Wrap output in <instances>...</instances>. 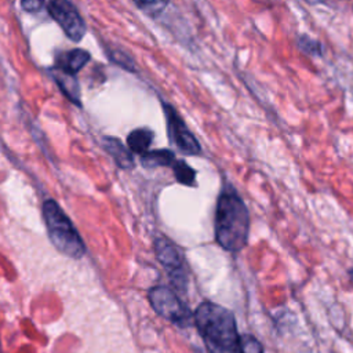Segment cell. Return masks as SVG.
I'll list each match as a JSON object with an SVG mask.
<instances>
[{
    "instance_id": "cell-1",
    "label": "cell",
    "mask_w": 353,
    "mask_h": 353,
    "mask_svg": "<svg viewBox=\"0 0 353 353\" xmlns=\"http://www.w3.org/2000/svg\"><path fill=\"white\" fill-rule=\"evenodd\" d=\"M250 216L248 210L230 186L218 196L214 218V233L216 243L226 251H241L248 241Z\"/></svg>"
},
{
    "instance_id": "cell-2",
    "label": "cell",
    "mask_w": 353,
    "mask_h": 353,
    "mask_svg": "<svg viewBox=\"0 0 353 353\" xmlns=\"http://www.w3.org/2000/svg\"><path fill=\"white\" fill-rule=\"evenodd\" d=\"M193 321L208 353H239L240 336L234 314L214 302H201L194 313Z\"/></svg>"
},
{
    "instance_id": "cell-3",
    "label": "cell",
    "mask_w": 353,
    "mask_h": 353,
    "mask_svg": "<svg viewBox=\"0 0 353 353\" xmlns=\"http://www.w3.org/2000/svg\"><path fill=\"white\" fill-rule=\"evenodd\" d=\"M43 218L50 241L59 252L73 259H80L85 255L83 239L55 200L48 199L43 203Z\"/></svg>"
},
{
    "instance_id": "cell-4",
    "label": "cell",
    "mask_w": 353,
    "mask_h": 353,
    "mask_svg": "<svg viewBox=\"0 0 353 353\" xmlns=\"http://www.w3.org/2000/svg\"><path fill=\"white\" fill-rule=\"evenodd\" d=\"M153 310L178 327H189L193 323V313L182 303L179 296L165 285L152 287L148 292Z\"/></svg>"
},
{
    "instance_id": "cell-5",
    "label": "cell",
    "mask_w": 353,
    "mask_h": 353,
    "mask_svg": "<svg viewBox=\"0 0 353 353\" xmlns=\"http://www.w3.org/2000/svg\"><path fill=\"white\" fill-rule=\"evenodd\" d=\"M165 124H167V132L170 142L183 154L186 156H196L201 153V146L194 137V134L189 130L181 114L176 112V109L165 102L161 101Z\"/></svg>"
},
{
    "instance_id": "cell-6",
    "label": "cell",
    "mask_w": 353,
    "mask_h": 353,
    "mask_svg": "<svg viewBox=\"0 0 353 353\" xmlns=\"http://www.w3.org/2000/svg\"><path fill=\"white\" fill-rule=\"evenodd\" d=\"M44 6L51 18L68 36V39L77 43L84 37L87 26L70 0H46Z\"/></svg>"
},
{
    "instance_id": "cell-7",
    "label": "cell",
    "mask_w": 353,
    "mask_h": 353,
    "mask_svg": "<svg viewBox=\"0 0 353 353\" xmlns=\"http://www.w3.org/2000/svg\"><path fill=\"white\" fill-rule=\"evenodd\" d=\"M154 252L159 262L167 270L174 287L179 291H186L188 277L183 266L182 254L178 247L164 236H157L154 240Z\"/></svg>"
},
{
    "instance_id": "cell-8",
    "label": "cell",
    "mask_w": 353,
    "mask_h": 353,
    "mask_svg": "<svg viewBox=\"0 0 353 353\" xmlns=\"http://www.w3.org/2000/svg\"><path fill=\"white\" fill-rule=\"evenodd\" d=\"M91 55L88 51L81 48H73L66 52H62L57 57L55 69L74 76L83 69V66L90 61Z\"/></svg>"
},
{
    "instance_id": "cell-9",
    "label": "cell",
    "mask_w": 353,
    "mask_h": 353,
    "mask_svg": "<svg viewBox=\"0 0 353 353\" xmlns=\"http://www.w3.org/2000/svg\"><path fill=\"white\" fill-rule=\"evenodd\" d=\"M103 149L109 153V156L114 160V163L123 170H131L135 165L132 152L125 146L119 138L114 137H103L102 139Z\"/></svg>"
},
{
    "instance_id": "cell-10",
    "label": "cell",
    "mask_w": 353,
    "mask_h": 353,
    "mask_svg": "<svg viewBox=\"0 0 353 353\" xmlns=\"http://www.w3.org/2000/svg\"><path fill=\"white\" fill-rule=\"evenodd\" d=\"M175 160H176L175 153L170 149H154L141 154V164L145 168L172 167Z\"/></svg>"
},
{
    "instance_id": "cell-11",
    "label": "cell",
    "mask_w": 353,
    "mask_h": 353,
    "mask_svg": "<svg viewBox=\"0 0 353 353\" xmlns=\"http://www.w3.org/2000/svg\"><path fill=\"white\" fill-rule=\"evenodd\" d=\"M153 137H154L153 131L146 127L135 128L127 137V146L132 153L142 154L149 150L153 142Z\"/></svg>"
},
{
    "instance_id": "cell-12",
    "label": "cell",
    "mask_w": 353,
    "mask_h": 353,
    "mask_svg": "<svg viewBox=\"0 0 353 353\" xmlns=\"http://www.w3.org/2000/svg\"><path fill=\"white\" fill-rule=\"evenodd\" d=\"M54 79L57 81V84L59 85L61 91L69 98V101H72L73 103L80 106V94H79V83L76 81V77L72 74H68L65 72H61L58 69H55V74Z\"/></svg>"
},
{
    "instance_id": "cell-13",
    "label": "cell",
    "mask_w": 353,
    "mask_h": 353,
    "mask_svg": "<svg viewBox=\"0 0 353 353\" xmlns=\"http://www.w3.org/2000/svg\"><path fill=\"white\" fill-rule=\"evenodd\" d=\"M172 171L176 181L185 186H194L196 185V171L183 160H175L172 164Z\"/></svg>"
},
{
    "instance_id": "cell-14",
    "label": "cell",
    "mask_w": 353,
    "mask_h": 353,
    "mask_svg": "<svg viewBox=\"0 0 353 353\" xmlns=\"http://www.w3.org/2000/svg\"><path fill=\"white\" fill-rule=\"evenodd\" d=\"M143 14L150 18L160 17L167 8L170 0H131Z\"/></svg>"
},
{
    "instance_id": "cell-15",
    "label": "cell",
    "mask_w": 353,
    "mask_h": 353,
    "mask_svg": "<svg viewBox=\"0 0 353 353\" xmlns=\"http://www.w3.org/2000/svg\"><path fill=\"white\" fill-rule=\"evenodd\" d=\"M296 47L303 54H307V55H312V57H321L323 52H324L323 44L319 40L310 37L306 33H302L296 37Z\"/></svg>"
},
{
    "instance_id": "cell-16",
    "label": "cell",
    "mask_w": 353,
    "mask_h": 353,
    "mask_svg": "<svg viewBox=\"0 0 353 353\" xmlns=\"http://www.w3.org/2000/svg\"><path fill=\"white\" fill-rule=\"evenodd\" d=\"M108 57L109 59H112L114 63H117L120 68L128 70V72H135V62L134 59L125 54L124 51L121 50H112V51H108Z\"/></svg>"
},
{
    "instance_id": "cell-17",
    "label": "cell",
    "mask_w": 353,
    "mask_h": 353,
    "mask_svg": "<svg viewBox=\"0 0 353 353\" xmlns=\"http://www.w3.org/2000/svg\"><path fill=\"white\" fill-rule=\"evenodd\" d=\"M239 353H263V349L255 336L243 335L240 336Z\"/></svg>"
},
{
    "instance_id": "cell-18",
    "label": "cell",
    "mask_w": 353,
    "mask_h": 353,
    "mask_svg": "<svg viewBox=\"0 0 353 353\" xmlns=\"http://www.w3.org/2000/svg\"><path fill=\"white\" fill-rule=\"evenodd\" d=\"M46 4V0H21V6L28 12H39Z\"/></svg>"
},
{
    "instance_id": "cell-19",
    "label": "cell",
    "mask_w": 353,
    "mask_h": 353,
    "mask_svg": "<svg viewBox=\"0 0 353 353\" xmlns=\"http://www.w3.org/2000/svg\"><path fill=\"white\" fill-rule=\"evenodd\" d=\"M349 277H350V280H352V283H353V269L349 270Z\"/></svg>"
}]
</instances>
